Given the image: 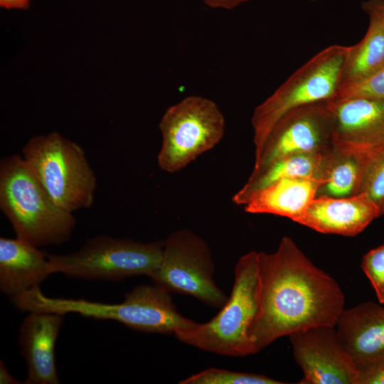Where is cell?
Returning a JSON list of instances; mask_svg holds the SVG:
<instances>
[{"mask_svg": "<svg viewBox=\"0 0 384 384\" xmlns=\"http://www.w3.org/2000/svg\"><path fill=\"white\" fill-rule=\"evenodd\" d=\"M362 9L369 16L368 26L359 42L348 46L340 90L384 68V12L375 0L363 1Z\"/></svg>", "mask_w": 384, "mask_h": 384, "instance_id": "ac0fdd59", "label": "cell"}, {"mask_svg": "<svg viewBox=\"0 0 384 384\" xmlns=\"http://www.w3.org/2000/svg\"><path fill=\"white\" fill-rule=\"evenodd\" d=\"M289 336L303 372L299 384H357L359 370L336 326H314Z\"/></svg>", "mask_w": 384, "mask_h": 384, "instance_id": "7c38bea8", "label": "cell"}, {"mask_svg": "<svg viewBox=\"0 0 384 384\" xmlns=\"http://www.w3.org/2000/svg\"><path fill=\"white\" fill-rule=\"evenodd\" d=\"M329 101L297 107L281 117L255 160L250 176L287 156L332 151L334 114Z\"/></svg>", "mask_w": 384, "mask_h": 384, "instance_id": "30bf717a", "label": "cell"}, {"mask_svg": "<svg viewBox=\"0 0 384 384\" xmlns=\"http://www.w3.org/2000/svg\"><path fill=\"white\" fill-rule=\"evenodd\" d=\"M22 156L60 208L73 213L92 206L97 178L77 143L56 132L37 135L22 148Z\"/></svg>", "mask_w": 384, "mask_h": 384, "instance_id": "8992f818", "label": "cell"}, {"mask_svg": "<svg viewBox=\"0 0 384 384\" xmlns=\"http://www.w3.org/2000/svg\"><path fill=\"white\" fill-rule=\"evenodd\" d=\"M379 216L370 198L358 193L346 197L316 196L294 222L321 233L353 237Z\"/></svg>", "mask_w": 384, "mask_h": 384, "instance_id": "4fadbf2b", "label": "cell"}, {"mask_svg": "<svg viewBox=\"0 0 384 384\" xmlns=\"http://www.w3.org/2000/svg\"><path fill=\"white\" fill-rule=\"evenodd\" d=\"M159 128L161 144L158 166L172 174L214 148L225 134V120L213 100L193 95L168 107Z\"/></svg>", "mask_w": 384, "mask_h": 384, "instance_id": "ba28073f", "label": "cell"}, {"mask_svg": "<svg viewBox=\"0 0 384 384\" xmlns=\"http://www.w3.org/2000/svg\"><path fill=\"white\" fill-rule=\"evenodd\" d=\"M359 193H366L384 215V156L365 171Z\"/></svg>", "mask_w": 384, "mask_h": 384, "instance_id": "cb8c5ba5", "label": "cell"}, {"mask_svg": "<svg viewBox=\"0 0 384 384\" xmlns=\"http://www.w3.org/2000/svg\"><path fill=\"white\" fill-rule=\"evenodd\" d=\"M14 303L25 311L77 313L97 319L114 320L139 331L171 334L196 324L181 315L170 292L156 284H139L124 296L123 302L107 304L84 299L52 298L40 287L18 295Z\"/></svg>", "mask_w": 384, "mask_h": 384, "instance_id": "7a4b0ae2", "label": "cell"}, {"mask_svg": "<svg viewBox=\"0 0 384 384\" xmlns=\"http://www.w3.org/2000/svg\"><path fill=\"white\" fill-rule=\"evenodd\" d=\"M204 4L212 9L232 10L242 4L252 0H201Z\"/></svg>", "mask_w": 384, "mask_h": 384, "instance_id": "484cf974", "label": "cell"}, {"mask_svg": "<svg viewBox=\"0 0 384 384\" xmlns=\"http://www.w3.org/2000/svg\"><path fill=\"white\" fill-rule=\"evenodd\" d=\"M214 271L208 243L191 230L181 229L164 240L161 262L149 277L170 292L189 295L220 309L228 297L217 286Z\"/></svg>", "mask_w": 384, "mask_h": 384, "instance_id": "9c48e42d", "label": "cell"}, {"mask_svg": "<svg viewBox=\"0 0 384 384\" xmlns=\"http://www.w3.org/2000/svg\"><path fill=\"white\" fill-rule=\"evenodd\" d=\"M0 209L16 237L38 247L66 242L76 225L73 213L53 202L19 154L0 161Z\"/></svg>", "mask_w": 384, "mask_h": 384, "instance_id": "3957f363", "label": "cell"}, {"mask_svg": "<svg viewBox=\"0 0 384 384\" xmlns=\"http://www.w3.org/2000/svg\"><path fill=\"white\" fill-rule=\"evenodd\" d=\"M53 274L47 254L16 238H0V291L11 299L38 287Z\"/></svg>", "mask_w": 384, "mask_h": 384, "instance_id": "2e32d148", "label": "cell"}, {"mask_svg": "<svg viewBox=\"0 0 384 384\" xmlns=\"http://www.w3.org/2000/svg\"><path fill=\"white\" fill-rule=\"evenodd\" d=\"M31 0H0V6L6 9H23L28 6Z\"/></svg>", "mask_w": 384, "mask_h": 384, "instance_id": "4316f807", "label": "cell"}, {"mask_svg": "<svg viewBox=\"0 0 384 384\" xmlns=\"http://www.w3.org/2000/svg\"><path fill=\"white\" fill-rule=\"evenodd\" d=\"M260 295L248 337L254 354L276 339L309 328L336 326L345 296L288 236L272 253L259 252Z\"/></svg>", "mask_w": 384, "mask_h": 384, "instance_id": "6da1fadb", "label": "cell"}, {"mask_svg": "<svg viewBox=\"0 0 384 384\" xmlns=\"http://www.w3.org/2000/svg\"><path fill=\"white\" fill-rule=\"evenodd\" d=\"M337 97H365L384 102V68L367 78L341 88Z\"/></svg>", "mask_w": 384, "mask_h": 384, "instance_id": "7402d4cb", "label": "cell"}, {"mask_svg": "<svg viewBox=\"0 0 384 384\" xmlns=\"http://www.w3.org/2000/svg\"><path fill=\"white\" fill-rule=\"evenodd\" d=\"M380 9L384 12V0H375Z\"/></svg>", "mask_w": 384, "mask_h": 384, "instance_id": "f1b7e54d", "label": "cell"}, {"mask_svg": "<svg viewBox=\"0 0 384 384\" xmlns=\"http://www.w3.org/2000/svg\"><path fill=\"white\" fill-rule=\"evenodd\" d=\"M348 46L334 44L311 57L253 111L255 160L271 129L285 114L297 107L337 97Z\"/></svg>", "mask_w": 384, "mask_h": 384, "instance_id": "5b68a950", "label": "cell"}, {"mask_svg": "<svg viewBox=\"0 0 384 384\" xmlns=\"http://www.w3.org/2000/svg\"><path fill=\"white\" fill-rule=\"evenodd\" d=\"M334 114L333 150L366 170L384 156V102L365 97L329 101Z\"/></svg>", "mask_w": 384, "mask_h": 384, "instance_id": "8fae6325", "label": "cell"}, {"mask_svg": "<svg viewBox=\"0 0 384 384\" xmlns=\"http://www.w3.org/2000/svg\"><path fill=\"white\" fill-rule=\"evenodd\" d=\"M164 240L149 242L97 235L87 239L77 250L63 255H48L53 273L71 277L118 281L149 276L159 267Z\"/></svg>", "mask_w": 384, "mask_h": 384, "instance_id": "52a82bcc", "label": "cell"}, {"mask_svg": "<svg viewBox=\"0 0 384 384\" xmlns=\"http://www.w3.org/2000/svg\"><path fill=\"white\" fill-rule=\"evenodd\" d=\"M364 170L353 158L333 150L324 184L317 196L346 197L359 193Z\"/></svg>", "mask_w": 384, "mask_h": 384, "instance_id": "ffe728a7", "label": "cell"}, {"mask_svg": "<svg viewBox=\"0 0 384 384\" xmlns=\"http://www.w3.org/2000/svg\"><path fill=\"white\" fill-rule=\"evenodd\" d=\"M336 327L358 370L384 362V306L369 301L344 309Z\"/></svg>", "mask_w": 384, "mask_h": 384, "instance_id": "9a60e30c", "label": "cell"}, {"mask_svg": "<svg viewBox=\"0 0 384 384\" xmlns=\"http://www.w3.org/2000/svg\"><path fill=\"white\" fill-rule=\"evenodd\" d=\"M332 153L333 150L325 154H299L281 158L257 174L250 176L232 200L237 205L244 206L251 195L282 178L306 177L326 179Z\"/></svg>", "mask_w": 384, "mask_h": 384, "instance_id": "d6986e66", "label": "cell"}, {"mask_svg": "<svg viewBox=\"0 0 384 384\" xmlns=\"http://www.w3.org/2000/svg\"><path fill=\"white\" fill-rule=\"evenodd\" d=\"M326 181L306 177L279 179L251 195L244 209L249 213L272 214L294 221L317 196Z\"/></svg>", "mask_w": 384, "mask_h": 384, "instance_id": "e0dca14e", "label": "cell"}, {"mask_svg": "<svg viewBox=\"0 0 384 384\" xmlns=\"http://www.w3.org/2000/svg\"><path fill=\"white\" fill-rule=\"evenodd\" d=\"M361 267L378 301L384 304V244L368 251L363 257Z\"/></svg>", "mask_w": 384, "mask_h": 384, "instance_id": "603a6c76", "label": "cell"}, {"mask_svg": "<svg viewBox=\"0 0 384 384\" xmlns=\"http://www.w3.org/2000/svg\"><path fill=\"white\" fill-rule=\"evenodd\" d=\"M230 296L218 314L206 323L176 331L181 342L222 356L254 354L248 330L258 311L260 295L259 252L242 255L235 266Z\"/></svg>", "mask_w": 384, "mask_h": 384, "instance_id": "277c9868", "label": "cell"}, {"mask_svg": "<svg viewBox=\"0 0 384 384\" xmlns=\"http://www.w3.org/2000/svg\"><path fill=\"white\" fill-rule=\"evenodd\" d=\"M63 315L30 311L23 320L18 334L21 353L27 365L26 384H59L55 346Z\"/></svg>", "mask_w": 384, "mask_h": 384, "instance_id": "5bb4252c", "label": "cell"}, {"mask_svg": "<svg viewBox=\"0 0 384 384\" xmlns=\"http://www.w3.org/2000/svg\"><path fill=\"white\" fill-rule=\"evenodd\" d=\"M0 383L1 384H16L20 383L9 372L2 361H0Z\"/></svg>", "mask_w": 384, "mask_h": 384, "instance_id": "83f0119b", "label": "cell"}, {"mask_svg": "<svg viewBox=\"0 0 384 384\" xmlns=\"http://www.w3.org/2000/svg\"><path fill=\"white\" fill-rule=\"evenodd\" d=\"M180 384H282L265 375L210 368L178 382Z\"/></svg>", "mask_w": 384, "mask_h": 384, "instance_id": "44dd1931", "label": "cell"}, {"mask_svg": "<svg viewBox=\"0 0 384 384\" xmlns=\"http://www.w3.org/2000/svg\"><path fill=\"white\" fill-rule=\"evenodd\" d=\"M357 384H384V362L360 370Z\"/></svg>", "mask_w": 384, "mask_h": 384, "instance_id": "d4e9b609", "label": "cell"}]
</instances>
